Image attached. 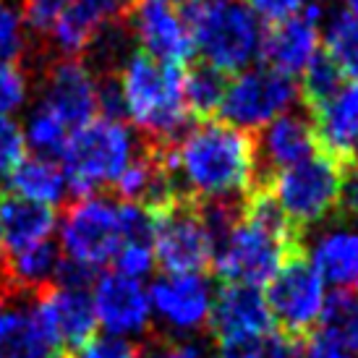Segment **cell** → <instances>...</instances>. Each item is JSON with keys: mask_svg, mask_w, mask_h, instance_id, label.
<instances>
[{"mask_svg": "<svg viewBox=\"0 0 358 358\" xmlns=\"http://www.w3.org/2000/svg\"><path fill=\"white\" fill-rule=\"evenodd\" d=\"M319 335L358 356V296L353 290H335L327 296Z\"/></svg>", "mask_w": 358, "mask_h": 358, "instance_id": "obj_26", "label": "cell"}, {"mask_svg": "<svg viewBox=\"0 0 358 358\" xmlns=\"http://www.w3.org/2000/svg\"><path fill=\"white\" fill-rule=\"evenodd\" d=\"M37 296V293H34ZM34 296L16 293L0 303V358H50V343L34 319Z\"/></svg>", "mask_w": 358, "mask_h": 358, "instance_id": "obj_21", "label": "cell"}, {"mask_svg": "<svg viewBox=\"0 0 358 358\" xmlns=\"http://www.w3.org/2000/svg\"><path fill=\"white\" fill-rule=\"evenodd\" d=\"M322 0H249V6L257 13L259 21H267V24H280L285 19H293L303 13L306 8L317 6Z\"/></svg>", "mask_w": 358, "mask_h": 358, "instance_id": "obj_36", "label": "cell"}, {"mask_svg": "<svg viewBox=\"0 0 358 358\" xmlns=\"http://www.w3.org/2000/svg\"><path fill=\"white\" fill-rule=\"evenodd\" d=\"M81 8L90 13L94 21H100L102 27L110 24H123L129 19L134 0H76Z\"/></svg>", "mask_w": 358, "mask_h": 358, "instance_id": "obj_38", "label": "cell"}, {"mask_svg": "<svg viewBox=\"0 0 358 358\" xmlns=\"http://www.w3.org/2000/svg\"><path fill=\"white\" fill-rule=\"evenodd\" d=\"M29 52V40L24 34V21L10 0H0V63H19Z\"/></svg>", "mask_w": 358, "mask_h": 358, "instance_id": "obj_31", "label": "cell"}, {"mask_svg": "<svg viewBox=\"0 0 358 358\" xmlns=\"http://www.w3.org/2000/svg\"><path fill=\"white\" fill-rule=\"evenodd\" d=\"M139 147L134 131L123 120L94 118L87 126L71 131L60 155L69 191L84 199L102 186L113 189L120 173L136 157Z\"/></svg>", "mask_w": 358, "mask_h": 358, "instance_id": "obj_5", "label": "cell"}, {"mask_svg": "<svg viewBox=\"0 0 358 358\" xmlns=\"http://www.w3.org/2000/svg\"><path fill=\"white\" fill-rule=\"evenodd\" d=\"M338 209H343L353 222H358V165H348V170H345Z\"/></svg>", "mask_w": 358, "mask_h": 358, "instance_id": "obj_39", "label": "cell"}, {"mask_svg": "<svg viewBox=\"0 0 358 358\" xmlns=\"http://www.w3.org/2000/svg\"><path fill=\"white\" fill-rule=\"evenodd\" d=\"M159 358H209V356L204 353L201 345L186 340V343H173V345H168V348L159 353Z\"/></svg>", "mask_w": 358, "mask_h": 358, "instance_id": "obj_41", "label": "cell"}, {"mask_svg": "<svg viewBox=\"0 0 358 358\" xmlns=\"http://www.w3.org/2000/svg\"><path fill=\"white\" fill-rule=\"evenodd\" d=\"M3 257V254H0ZM10 296H16V290L10 288V282L6 280V272H3V259H0V303L3 301H8Z\"/></svg>", "mask_w": 358, "mask_h": 358, "instance_id": "obj_42", "label": "cell"}, {"mask_svg": "<svg viewBox=\"0 0 358 358\" xmlns=\"http://www.w3.org/2000/svg\"><path fill=\"white\" fill-rule=\"evenodd\" d=\"M113 262H115V272H120V275H126L131 280H139V282L144 278H150L155 264H157L152 243H144V241L123 243Z\"/></svg>", "mask_w": 358, "mask_h": 358, "instance_id": "obj_35", "label": "cell"}, {"mask_svg": "<svg viewBox=\"0 0 358 358\" xmlns=\"http://www.w3.org/2000/svg\"><path fill=\"white\" fill-rule=\"evenodd\" d=\"M10 194L42 207H58L69 196V180L63 165L48 157H24L8 178Z\"/></svg>", "mask_w": 358, "mask_h": 358, "instance_id": "obj_24", "label": "cell"}, {"mask_svg": "<svg viewBox=\"0 0 358 358\" xmlns=\"http://www.w3.org/2000/svg\"><path fill=\"white\" fill-rule=\"evenodd\" d=\"M126 27L131 37L139 42V52L150 55L157 63L180 69L196 55L183 13L170 6L139 3L131 8Z\"/></svg>", "mask_w": 358, "mask_h": 358, "instance_id": "obj_15", "label": "cell"}, {"mask_svg": "<svg viewBox=\"0 0 358 358\" xmlns=\"http://www.w3.org/2000/svg\"><path fill=\"white\" fill-rule=\"evenodd\" d=\"M343 178L345 165L317 152L293 168L272 173L267 191L293 228H308L327 220L340 207Z\"/></svg>", "mask_w": 358, "mask_h": 358, "instance_id": "obj_6", "label": "cell"}, {"mask_svg": "<svg viewBox=\"0 0 358 358\" xmlns=\"http://www.w3.org/2000/svg\"><path fill=\"white\" fill-rule=\"evenodd\" d=\"M136 358H159V353H155V350H150V348H139Z\"/></svg>", "mask_w": 358, "mask_h": 358, "instance_id": "obj_44", "label": "cell"}, {"mask_svg": "<svg viewBox=\"0 0 358 358\" xmlns=\"http://www.w3.org/2000/svg\"><path fill=\"white\" fill-rule=\"evenodd\" d=\"M50 358H71V356H69V353H52Z\"/></svg>", "mask_w": 358, "mask_h": 358, "instance_id": "obj_46", "label": "cell"}, {"mask_svg": "<svg viewBox=\"0 0 358 358\" xmlns=\"http://www.w3.org/2000/svg\"><path fill=\"white\" fill-rule=\"evenodd\" d=\"M40 76V105L55 113L69 131L87 126L97 115V79L79 58H45L34 66Z\"/></svg>", "mask_w": 358, "mask_h": 358, "instance_id": "obj_12", "label": "cell"}, {"mask_svg": "<svg viewBox=\"0 0 358 358\" xmlns=\"http://www.w3.org/2000/svg\"><path fill=\"white\" fill-rule=\"evenodd\" d=\"M299 343L282 329H269L254 338L217 340L215 358H299Z\"/></svg>", "mask_w": 358, "mask_h": 358, "instance_id": "obj_28", "label": "cell"}, {"mask_svg": "<svg viewBox=\"0 0 358 358\" xmlns=\"http://www.w3.org/2000/svg\"><path fill=\"white\" fill-rule=\"evenodd\" d=\"M194 50L209 69L241 73L262 58L264 27L241 0H189L183 6Z\"/></svg>", "mask_w": 358, "mask_h": 358, "instance_id": "obj_4", "label": "cell"}, {"mask_svg": "<svg viewBox=\"0 0 358 358\" xmlns=\"http://www.w3.org/2000/svg\"><path fill=\"white\" fill-rule=\"evenodd\" d=\"M0 259H3V272H6L10 288L16 293H31L34 296V293L55 285V275H58L63 251L52 241H42L37 246L13 251V254L3 251Z\"/></svg>", "mask_w": 358, "mask_h": 358, "instance_id": "obj_23", "label": "cell"}, {"mask_svg": "<svg viewBox=\"0 0 358 358\" xmlns=\"http://www.w3.org/2000/svg\"><path fill=\"white\" fill-rule=\"evenodd\" d=\"M308 262L322 280L338 290L358 288V222L322 228L308 243Z\"/></svg>", "mask_w": 358, "mask_h": 358, "instance_id": "obj_20", "label": "cell"}, {"mask_svg": "<svg viewBox=\"0 0 358 358\" xmlns=\"http://www.w3.org/2000/svg\"><path fill=\"white\" fill-rule=\"evenodd\" d=\"M343 3H345V10H350V13L358 16V0H343Z\"/></svg>", "mask_w": 358, "mask_h": 358, "instance_id": "obj_45", "label": "cell"}, {"mask_svg": "<svg viewBox=\"0 0 358 358\" xmlns=\"http://www.w3.org/2000/svg\"><path fill=\"white\" fill-rule=\"evenodd\" d=\"M275 324L269 314L267 299L251 285H225L215 296V308L209 319V329L217 340L225 338H254L264 335Z\"/></svg>", "mask_w": 358, "mask_h": 358, "instance_id": "obj_18", "label": "cell"}, {"mask_svg": "<svg viewBox=\"0 0 358 358\" xmlns=\"http://www.w3.org/2000/svg\"><path fill=\"white\" fill-rule=\"evenodd\" d=\"M152 249L157 264L168 275L204 272L215 257V238L201 217L199 204L183 196L155 212Z\"/></svg>", "mask_w": 358, "mask_h": 358, "instance_id": "obj_8", "label": "cell"}, {"mask_svg": "<svg viewBox=\"0 0 358 358\" xmlns=\"http://www.w3.org/2000/svg\"><path fill=\"white\" fill-rule=\"evenodd\" d=\"M55 222H58V215L52 207L19 199L13 194L0 196V241L6 254L50 241Z\"/></svg>", "mask_w": 358, "mask_h": 358, "instance_id": "obj_22", "label": "cell"}, {"mask_svg": "<svg viewBox=\"0 0 358 358\" xmlns=\"http://www.w3.org/2000/svg\"><path fill=\"white\" fill-rule=\"evenodd\" d=\"M139 348L131 343V340H120V338H94L90 340L79 353H73L71 358H136Z\"/></svg>", "mask_w": 358, "mask_h": 358, "instance_id": "obj_37", "label": "cell"}, {"mask_svg": "<svg viewBox=\"0 0 358 358\" xmlns=\"http://www.w3.org/2000/svg\"><path fill=\"white\" fill-rule=\"evenodd\" d=\"M0 254H3V241H0Z\"/></svg>", "mask_w": 358, "mask_h": 358, "instance_id": "obj_47", "label": "cell"}, {"mask_svg": "<svg viewBox=\"0 0 358 358\" xmlns=\"http://www.w3.org/2000/svg\"><path fill=\"white\" fill-rule=\"evenodd\" d=\"M340 87H343V73H340V69L327 55L319 52L317 58L306 66V71L301 73L299 92L303 94V100L311 105V110H314L322 102H327Z\"/></svg>", "mask_w": 358, "mask_h": 358, "instance_id": "obj_30", "label": "cell"}, {"mask_svg": "<svg viewBox=\"0 0 358 358\" xmlns=\"http://www.w3.org/2000/svg\"><path fill=\"white\" fill-rule=\"evenodd\" d=\"M24 157H27L24 129L13 118L0 115V180H8Z\"/></svg>", "mask_w": 358, "mask_h": 358, "instance_id": "obj_34", "label": "cell"}, {"mask_svg": "<svg viewBox=\"0 0 358 358\" xmlns=\"http://www.w3.org/2000/svg\"><path fill=\"white\" fill-rule=\"evenodd\" d=\"M66 6H69V0H19L24 29H29L31 37H34L31 45H42L48 40V34L55 27V21H58Z\"/></svg>", "mask_w": 358, "mask_h": 358, "instance_id": "obj_32", "label": "cell"}, {"mask_svg": "<svg viewBox=\"0 0 358 358\" xmlns=\"http://www.w3.org/2000/svg\"><path fill=\"white\" fill-rule=\"evenodd\" d=\"M69 136H71L69 126L55 113H50V110L45 108V105H37L29 113L27 129H24V139H27V147H31L37 157H48V159L60 157Z\"/></svg>", "mask_w": 358, "mask_h": 358, "instance_id": "obj_29", "label": "cell"}, {"mask_svg": "<svg viewBox=\"0 0 358 358\" xmlns=\"http://www.w3.org/2000/svg\"><path fill=\"white\" fill-rule=\"evenodd\" d=\"M254 144H257L259 165H264L272 173L293 168L319 152L317 131L311 118L293 110L264 126Z\"/></svg>", "mask_w": 358, "mask_h": 358, "instance_id": "obj_19", "label": "cell"}, {"mask_svg": "<svg viewBox=\"0 0 358 358\" xmlns=\"http://www.w3.org/2000/svg\"><path fill=\"white\" fill-rule=\"evenodd\" d=\"M327 296V282L301 254H293L280 267L278 275L267 282L264 293L272 319L293 338L317 327Z\"/></svg>", "mask_w": 358, "mask_h": 358, "instance_id": "obj_10", "label": "cell"}, {"mask_svg": "<svg viewBox=\"0 0 358 358\" xmlns=\"http://www.w3.org/2000/svg\"><path fill=\"white\" fill-rule=\"evenodd\" d=\"M126 118L150 144H176L189 131L191 113L183 102V73L176 66L131 52L118 71Z\"/></svg>", "mask_w": 358, "mask_h": 358, "instance_id": "obj_3", "label": "cell"}, {"mask_svg": "<svg viewBox=\"0 0 358 358\" xmlns=\"http://www.w3.org/2000/svg\"><path fill=\"white\" fill-rule=\"evenodd\" d=\"M322 16H324V8L322 3H317L293 19L272 24L264 31V42H262L264 66L285 76L303 73L322 48Z\"/></svg>", "mask_w": 358, "mask_h": 358, "instance_id": "obj_16", "label": "cell"}, {"mask_svg": "<svg viewBox=\"0 0 358 358\" xmlns=\"http://www.w3.org/2000/svg\"><path fill=\"white\" fill-rule=\"evenodd\" d=\"M34 319L40 324L42 335L48 338L50 348L58 353H79L90 340L97 335V314L92 303L90 290L73 288H50L40 290L34 296Z\"/></svg>", "mask_w": 358, "mask_h": 358, "instance_id": "obj_13", "label": "cell"}, {"mask_svg": "<svg viewBox=\"0 0 358 358\" xmlns=\"http://www.w3.org/2000/svg\"><path fill=\"white\" fill-rule=\"evenodd\" d=\"M322 45L343 76L358 81V16L350 10H332L322 29Z\"/></svg>", "mask_w": 358, "mask_h": 358, "instance_id": "obj_25", "label": "cell"}, {"mask_svg": "<svg viewBox=\"0 0 358 358\" xmlns=\"http://www.w3.org/2000/svg\"><path fill=\"white\" fill-rule=\"evenodd\" d=\"M215 290L204 272H183V275H162L152 282L150 303L152 322H157L168 335L189 338L209 327Z\"/></svg>", "mask_w": 358, "mask_h": 358, "instance_id": "obj_11", "label": "cell"}, {"mask_svg": "<svg viewBox=\"0 0 358 358\" xmlns=\"http://www.w3.org/2000/svg\"><path fill=\"white\" fill-rule=\"evenodd\" d=\"M141 3H157V6H176V3H189V0H141Z\"/></svg>", "mask_w": 358, "mask_h": 358, "instance_id": "obj_43", "label": "cell"}, {"mask_svg": "<svg viewBox=\"0 0 358 358\" xmlns=\"http://www.w3.org/2000/svg\"><path fill=\"white\" fill-rule=\"evenodd\" d=\"M173 173L191 201H236L257 189V144L225 120H201L173 147Z\"/></svg>", "mask_w": 358, "mask_h": 358, "instance_id": "obj_1", "label": "cell"}, {"mask_svg": "<svg viewBox=\"0 0 358 358\" xmlns=\"http://www.w3.org/2000/svg\"><path fill=\"white\" fill-rule=\"evenodd\" d=\"M301 356L303 358H358L356 353L340 348V345H335L332 340L322 338V335H314V338L308 340V345L303 348Z\"/></svg>", "mask_w": 358, "mask_h": 358, "instance_id": "obj_40", "label": "cell"}, {"mask_svg": "<svg viewBox=\"0 0 358 358\" xmlns=\"http://www.w3.org/2000/svg\"><path fill=\"white\" fill-rule=\"evenodd\" d=\"M94 314L110 338H141L152 327L150 290L144 282L131 280L120 272H105L94 280Z\"/></svg>", "mask_w": 358, "mask_h": 358, "instance_id": "obj_14", "label": "cell"}, {"mask_svg": "<svg viewBox=\"0 0 358 358\" xmlns=\"http://www.w3.org/2000/svg\"><path fill=\"white\" fill-rule=\"evenodd\" d=\"M299 254V236L267 189L246 196L236 225L217 241L212 267L228 285H267Z\"/></svg>", "mask_w": 358, "mask_h": 358, "instance_id": "obj_2", "label": "cell"}, {"mask_svg": "<svg viewBox=\"0 0 358 358\" xmlns=\"http://www.w3.org/2000/svg\"><path fill=\"white\" fill-rule=\"evenodd\" d=\"M29 92V73L19 63H0V115L10 118V113L24 108Z\"/></svg>", "mask_w": 358, "mask_h": 358, "instance_id": "obj_33", "label": "cell"}, {"mask_svg": "<svg viewBox=\"0 0 358 358\" xmlns=\"http://www.w3.org/2000/svg\"><path fill=\"white\" fill-rule=\"evenodd\" d=\"M299 97L301 92L293 76L269 66H251L228 81L220 113L228 126L249 134L290 113Z\"/></svg>", "mask_w": 358, "mask_h": 358, "instance_id": "obj_7", "label": "cell"}, {"mask_svg": "<svg viewBox=\"0 0 358 358\" xmlns=\"http://www.w3.org/2000/svg\"><path fill=\"white\" fill-rule=\"evenodd\" d=\"M225 73L209 69L207 63L201 66H191L183 73V102L189 108L191 115L209 120L212 113H220L222 97H225Z\"/></svg>", "mask_w": 358, "mask_h": 358, "instance_id": "obj_27", "label": "cell"}, {"mask_svg": "<svg viewBox=\"0 0 358 358\" xmlns=\"http://www.w3.org/2000/svg\"><path fill=\"white\" fill-rule=\"evenodd\" d=\"M60 246L66 259L100 272L123 246L118 201L84 196L66 207L60 220Z\"/></svg>", "mask_w": 358, "mask_h": 358, "instance_id": "obj_9", "label": "cell"}, {"mask_svg": "<svg viewBox=\"0 0 358 358\" xmlns=\"http://www.w3.org/2000/svg\"><path fill=\"white\" fill-rule=\"evenodd\" d=\"M311 113L319 150L343 165H358V81L343 84Z\"/></svg>", "mask_w": 358, "mask_h": 358, "instance_id": "obj_17", "label": "cell"}]
</instances>
